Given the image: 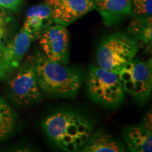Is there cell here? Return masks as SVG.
Returning <instances> with one entry per match:
<instances>
[{"instance_id":"6da1fadb","label":"cell","mask_w":152,"mask_h":152,"mask_svg":"<svg viewBox=\"0 0 152 152\" xmlns=\"http://www.w3.org/2000/svg\"><path fill=\"white\" fill-rule=\"evenodd\" d=\"M43 129L48 137L66 151L82 150L92 134L90 123L77 114L60 111L47 117Z\"/></svg>"},{"instance_id":"7a4b0ae2","label":"cell","mask_w":152,"mask_h":152,"mask_svg":"<svg viewBox=\"0 0 152 152\" xmlns=\"http://www.w3.org/2000/svg\"><path fill=\"white\" fill-rule=\"evenodd\" d=\"M35 71L39 88L47 96H71L81 86L82 79L77 71L49 60L43 54L35 57Z\"/></svg>"},{"instance_id":"3957f363","label":"cell","mask_w":152,"mask_h":152,"mask_svg":"<svg viewBox=\"0 0 152 152\" xmlns=\"http://www.w3.org/2000/svg\"><path fill=\"white\" fill-rule=\"evenodd\" d=\"M139 47L129 35L115 33L104 38L98 47L96 61L99 67L118 73L134 58Z\"/></svg>"},{"instance_id":"277c9868","label":"cell","mask_w":152,"mask_h":152,"mask_svg":"<svg viewBox=\"0 0 152 152\" xmlns=\"http://www.w3.org/2000/svg\"><path fill=\"white\" fill-rule=\"evenodd\" d=\"M87 90L93 100L104 105L115 106L124 99L118 73L99 66H92L89 70Z\"/></svg>"},{"instance_id":"5b68a950","label":"cell","mask_w":152,"mask_h":152,"mask_svg":"<svg viewBox=\"0 0 152 152\" xmlns=\"http://www.w3.org/2000/svg\"><path fill=\"white\" fill-rule=\"evenodd\" d=\"M10 96L18 106L35 103L42 97L35 71V58L29 57L9 81Z\"/></svg>"},{"instance_id":"8992f818","label":"cell","mask_w":152,"mask_h":152,"mask_svg":"<svg viewBox=\"0 0 152 152\" xmlns=\"http://www.w3.org/2000/svg\"><path fill=\"white\" fill-rule=\"evenodd\" d=\"M124 92L139 101L148 99L152 89L151 60L133 58L118 73Z\"/></svg>"},{"instance_id":"52a82bcc","label":"cell","mask_w":152,"mask_h":152,"mask_svg":"<svg viewBox=\"0 0 152 152\" xmlns=\"http://www.w3.org/2000/svg\"><path fill=\"white\" fill-rule=\"evenodd\" d=\"M43 54L49 60L66 64L69 54V33L66 26L54 23L38 37Z\"/></svg>"},{"instance_id":"ba28073f","label":"cell","mask_w":152,"mask_h":152,"mask_svg":"<svg viewBox=\"0 0 152 152\" xmlns=\"http://www.w3.org/2000/svg\"><path fill=\"white\" fill-rule=\"evenodd\" d=\"M54 23L67 26L95 9L92 0H45Z\"/></svg>"},{"instance_id":"9c48e42d","label":"cell","mask_w":152,"mask_h":152,"mask_svg":"<svg viewBox=\"0 0 152 152\" xmlns=\"http://www.w3.org/2000/svg\"><path fill=\"white\" fill-rule=\"evenodd\" d=\"M35 39L33 35L22 28L14 39L6 45L4 55L0 65V72L4 75L18 67Z\"/></svg>"},{"instance_id":"30bf717a","label":"cell","mask_w":152,"mask_h":152,"mask_svg":"<svg viewBox=\"0 0 152 152\" xmlns=\"http://www.w3.org/2000/svg\"><path fill=\"white\" fill-rule=\"evenodd\" d=\"M123 137L128 149L133 152H151V114L144 117L143 122L124 129Z\"/></svg>"},{"instance_id":"8fae6325","label":"cell","mask_w":152,"mask_h":152,"mask_svg":"<svg viewBox=\"0 0 152 152\" xmlns=\"http://www.w3.org/2000/svg\"><path fill=\"white\" fill-rule=\"evenodd\" d=\"M94 9L107 26H113L131 14L130 0H92Z\"/></svg>"},{"instance_id":"7c38bea8","label":"cell","mask_w":152,"mask_h":152,"mask_svg":"<svg viewBox=\"0 0 152 152\" xmlns=\"http://www.w3.org/2000/svg\"><path fill=\"white\" fill-rule=\"evenodd\" d=\"M54 23L52 11L48 5L44 3L33 6L28 9L22 28L35 38H38L45 28Z\"/></svg>"},{"instance_id":"4fadbf2b","label":"cell","mask_w":152,"mask_h":152,"mask_svg":"<svg viewBox=\"0 0 152 152\" xmlns=\"http://www.w3.org/2000/svg\"><path fill=\"white\" fill-rule=\"evenodd\" d=\"M128 32L129 35L135 39L138 47L140 45L147 52H151V16H134L129 24Z\"/></svg>"},{"instance_id":"5bb4252c","label":"cell","mask_w":152,"mask_h":152,"mask_svg":"<svg viewBox=\"0 0 152 152\" xmlns=\"http://www.w3.org/2000/svg\"><path fill=\"white\" fill-rule=\"evenodd\" d=\"M85 152H121L124 148L109 133L105 130H97L92 132L90 140L81 150Z\"/></svg>"},{"instance_id":"9a60e30c","label":"cell","mask_w":152,"mask_h":152,"mask_svg":"<svg viewBox=\"0 0 152 152\" xmlns=\"http://www.w3.org/2000/svg\"><path fill=\"white\" fill-rule=\"evenodd\" d=\"M16 113L4 100L0 98V140L12 132L16 125Z\"/></svg>"},{"instance_id":"2e32d148","label":"cell","mask_w":152,"mask_h":152,"mask_svg":"<svg viewBox=\"0 0 152 152\" xmlns=\"http://www.w3.org/2000/svg\"><path fill=\"white\" fill-rule=\"evenodd\" d=\"M133 16H151L152 0H130Z\"/></svg>"},{"instance_id":"e0dca14e","label":"cell","mask_w":152,"mask_h":152,"mask_svg":"<svg viewBox=\"0 0 152 152\" xmlns=\"http://www.w3.org/2000/svg\"><path fill=\"white\" fill-rule=\"evenodd\" d=\"M8 35V21L7 19L0 15V47L5 46L4 43Z\"/></svg>"},{"instance_id":"ac0fdd59","label":"cell","mask_w":152,"mask_h":152,"mask_svg":"<svg viewBox=\"0 0 152 152\" xmlns=\"http://www.w3.org/2000/svg\"><path fill=\"white\" fill-rule=\"evenodd\" d=\"M22 3V0H0V7L16 11Z\"/></svg>"},{"instance_id":"d6986e66","label":"cell","mask_w":152,"mask_h":152,"mask_svg":"<svg viewBox=\"0 0 152 152\" xmlns=\"http://www.w3.org/2000/svg\"><path fill=\"white\" fill-rule=\"evenodd\" d=\"M4 52H5V46L0 47V65H1V62H2L4 55Z\"/></svg>"},{"instance_id":"ffe728a7","label":"cell","mask_w":152,"mask_h":152,"mask_svg":"<svg viewBox=\"0 0 152 152\" xmlns=\"http://www.w3.org/2000/svg\"><path fill=\"white\" fill-rule=\"evenodd\" d=\"M4 77V75H3V74L2 73H0V79L1 78V77Z\"/></svg>"}]
</instances>
